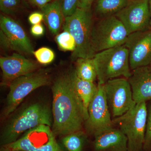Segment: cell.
Returning a JSON list of instances; mask_svg holds the SVG:
<instances>
[{
    "label": "cell",
    "mask_w": 151,
    "mask_h": 151,
    "mask_svg": "<svg viewBox=\"0 0 151 151\" xmlns=\"http://www.w3.org/2000/svg\"><path fill=\"white\" fill-rule=\"evenodd\" d=\"M52 116L45 104L35 103L29 105L14 116L3 130L1 145L4 147L13 143L24 133L41 125L50 127Z\"/></svg>",
    "instance_id": "7a4b0ae2"
},
{
    "label": "cell",
    "mask_w": 151,
    "mask_h": 151,
    "mask_svg": "<svg viewBox=\"0 0 151 151\" xmlns=\"http://www.w3.org/2000/svg\"><path fill=\"white\" fill-rule=\"evenodd\" d=\"M129 35L122 22L115 16L97 19L92 29V52H97L125 44Z\"/></svg>",
    "instance_id": "8992f818"
},
{
    "label": "cell",
    "mask_w": 151,
    "mask_h": 151,
    "mask_svg": "<svg viewBox=\"0 0 151 151\" xmlns=\"http://www.w3.org/2000/svg\"><path fill=\"white\" fill-rule=\"evenodd\" d=\"M76 76L84 81L94 82L97 78V71L93 58H78L75 60Z\"/></svg>",
    "instance_id": "ffe728a7"
},
{
    "label": "cell",
    "mask_w": 151,
    "mask_h": 151,
    "mask_svg": "<svg viewBox=\"0 0 151 151\" xmlns=\"http://www.w3.org/2000/svg\"><path fill=\"white\" fill-rule=\"evenodd\" d=\"M97 85V92L89 104L88 118L84 123L85 132L93 138L115 127L103 84L98 83Z\"/></svg>",
    "instance_id": "9c48e42d"
},
{
    "label": "cell",
    "mask_w": 151,
    "mask_h": 151,
    "mask_svg": "<svg viewBox=\"0 0 151 151\" xmlns=\"http://www.w3.org/2000/svg\"><path fill=\"white\" fill-rule=\"evenodd\" d=\"M146 102L136 103L123 116L113 119L114 127L126 136L128 151H143L147 117Z\"/></svg>",
    "instance_id": "5b68a950"
},
{
    "label": "cell",
    "mask_w": 151,
    "mask_h": 151,
    "mask_svg": "<svg viewBox=\"0 0 151 151\" xmlns=\"http://www.w3.org/2000/svg\"><path fill=\"white\" fill-rule=\"evenodd\" d=\"M33 54L39 63L43 65L50 64L55 58L54 52L50 48L42 47L34 51Z\"/></svg>",
    "instance_id": "603a6c76"
},
{
    "label": "cell",
    "mask_w": 151,
    "mask_h": 151,
    "mask_svg": "<svg viewBox=\"0 0 151 151\" xmlns=\"http://www.w3.org/2000/svg\"><path fill=\"white\" fill-rule=\"evenodd\" d=\"M72 77L74 89L83 105L86 120L88 116V107L97 92L98 85L94 82L80 79L76 76L75 70L72 71Z\"/></svg>",
    "instance_id": "e0dca14e"
},
{
    "label": "cell",
    "mask_w": 151,
    "mask_h": 151,
    "mask_svg": "<svg viewBox=\"0 0 151 151\" xmlns=\"http://www.w3.org/2000/svg\"><path fill=\"white\" fill-rule=\"evenodd\" d=\"M147 111L143 151H151V103L149 105Z\"/></svg>",
    "instance_id": "cb8c5ba5"
},
{
    "label": "cell",
    "mask_w": 151,
    "mask_h": 151,
    "mask_svg": "<svg viewBox=\"0 0 151 151\" xmlns=\"http://www.w3.org/2000/svg\"><path fill=\"white\" fill-rule=\"evenodd\" d=\"M52 131L55 135L65 136L83 130L86 116L76 94L72 72L60 76L52 88Z\"/></svg>",
    "instance_id": "6da1fadb"
},
{
    "label": "cell",
    "mask_w": 151,
    "mask_h": 151,
    "mask_svg": "<svg viewBox=\"0 0 151 151\" xmlns=\"http://www.w3.org/2000/svg\"><path fill=\"white\" fill-rule=\"evenodd\" d=\"M134 100L136 103L151 100V66L139 68L132 70L128 78Z\"/></svg>",
    "instance_id": "9a60e30c"
},
{
    "label": "cell",
    "mask_w": 151,
    "mask_h": 151,
    "mask_svg": "<svg viewBox=\"0 0 151 151\" xmlns=\"http://www.w3.org/2000/svg\"><path fill=\"white\" fill-rule=\"evenodd\" d=\"M48 71L37 70L16 78L9 85V92L6 100L4 116L7 117L13 113L30 93L41 86L50 84Z\"/></svg>",
    "instance_id": "52a82bcc"
},
{
    "label": "cell",
    "mask_w": 151,
    "mask_h": 151,
    "mask_svg": "<svg viewBox=\"0 0 151 151\" xmlns=\"http://www.w3.org/2000/svg\"><path fill=\"white\" fill-rule=\"evenodd\" d=\"M0 38L5 48L20 53L33 54L34 50L24 30L14 19L4 15L0 17Z\"/></svg>",
    "instance_id": "8fae6325"
},
{
    "label": "cell",
    "mask_w": 151,
    "mask_h": 151,
    "mask_svg": "<svg viewBox=\"0 0 151 151\" xmlns=\"http://www.w3.org/2000/svg\"><path fill=\"white\" fill-rule=\"evenodd\" d=\"M52 0H28L30 3L38 7L40 9L48 4Z\"/></svg>",
    "instance_id": "f546056e"
},
{
    "label": "cell",
    "mask_w": 151,
    "mask_h": 151,
    "mask_svg": "<svg viewBox=\"0 0 151 151\" xmlns=\"http://www.w3.org/2000/svg\"><path fill=\"white\" fill-rule=\"evenodd\" d=\"M115 16L122 22L129 35L151 28L149 0H129Z\"/></svg>",
    "instance_id": "7c38bea8"
},
{
    "label": "cell",
    "mask_w": 151,
    "mask_h": 151,
    "mask_svg": "<svg viewBox=\"0 0 151 151\" xmlns=\"http://www.w3.org/2000/svg\"><path fill=\"white\" fill-rule=\"evenodd\" d=\"M28 20L30 23L32 25L40 24L44 20L43 14L40 12H34L30 14Z\"/></svg>",
    "instance_id": "4316f807"
},
{
    "label": "cell",
    "mask_w": 151,
    "mask_h": 151,
    "mask_svg": "<svg viewBox=\"0 0 151 151\" xmlns=\"http://www.w3.org/2000/svg\"><path fill=\"white\" fill-rule=\"evenodd\" d=\"M94 24L91 9L78 8L73 14L65 18L63 30L70 32L76 43V48L71 55L72 60L94 57L91 45Z\"/></svg>",
    "instance_id": "277c9868"
},
{
    "label": "cell",
    "mask_w": 151,
    "mask_h": 151,
    "mask_svg": "<svg viewBox=\"0 0 151 151\" xmlns=\"http://www.w3.org/2000/svg\"><path fill=\"white\" fill-rule=\"evenodd\" d=\"M125 45L129 50L131 70L151 66V28L131 34Z\"/></svg>",
    "instance_id": "4fadbf2b"
},
{
    "label": "cell",
    "mask_w": 151,
    "mask_h": 151,
    "mask_svg": "<svg viewBox=\"0 0 151 151\" xmlns=\"http://www.w3.org/2000/svg\"><path fill=\"white\" fill-rule=\"evenodd\" d=\"M19 0H0V9L6 14H12L18 8Z\"/></svg>",
    "instance_id": "d4e9b609"
},
{
    "label": "cell",
    "mask_w": 151,
    "mask_h": 151,
    "mask_svg": "<svg viewBox=\"0 0 151 151\" xmlns=\"http://www.w3.org/2000/svg\"><path fill=\"white\" fill-rule=\"evenodd\" d=\"M98 84L114 78H129L132 74L128 48L125 44L105 50L94 55Z\"/></svg>",
    "instance_id": "3957f363"
},
{
    "label": "cell",
    "mask_w": 151,
    "mask_h": 151,
    "mask_svg": "<svg viewBox=\"0 0 151 151\" xmlns=\"http://www.w3.org/2000/svg\"><path fill=\"white\" fill-rule=\"evenodd\" d=\"M61 3L60 0H55L41 9L44 15V20L53 35H58L63 22L64 16Z\"/></svg>",
    "instance_id": "ac0fdd59"
},
{
    "label": "cell",
    "mask_w": 151,
    "mask_h": 151,
    "mask_svg": "<svg viewBox=\"0 0 151 151\" xmlns=\"http://www.w3.org/2000/svg\"><path fill=\"white\" fill-rule=\"evenodd\" d=\"M103 85L112 119L123 116L136 104L128 78H114Z\"/></svg>",
    "instance_id": "30bf717a"
},
{
    "label": "cell",
    "mask_w": 151,
    "mask_h": 151,
    "mask_svg": "<svg viewBox=\"0 0 151 151\" xmlns=\"http://www.w3.org/2000/svg\"><path fill=\"white\" fill-rule=\"evenodd\" d=\"M149 9H150V25L151 27V0H149Z\"/></svg>",
    "instance_id": "4dcf8cb0"
},
{
    "label": "cell",
    "mask_w": 151,
    "mask_h": 151,
    "mask_svg": "<svg viewBox=\"0 0 151 151\" xmlns=\"http://www.w3.org/2000/svg\"><path fill=\"white\" fill-rule=\"evenodd\" d=\"M32 34L35 36L40 37L44 33V28L43 25L40 24L33 25L30 29Z\"/></svg>",
    "instance_id": "83f0119b"
},
{
    "label": "cell",
    "mask_w": 151,
    "mask_h": 151,
    "mask_svg": "<svg viewBox=\"0 0 151 151\" xmlns=\"http://www.w3.org/2000/svg\"><path fill=\"white\" fill-rule=\"evenodd\" d=\"M50 127L41 125L29 130L21 137L3 149L19 151H63Z\"/></svg>",
    "instance_id": "ba28073f"
},
{
    "label": "cell",
    "mask_w": 151,
    "mask_h": 151,
    "mask_svg": "<svg viewBox=\"0 0 151 151\" xmlns=\"http://www.w3.org/2000/svg\"><path fill=\"white\" fill-rule=\"evenodd\" d=\"M0 66L2 72V85L9 86L16 78L37 70L39 65L21 54L14 53L9 56L1 57Z\"/></svg>",
    "instance_id": "5bb4252c"
},
{
    "label": "cell",
    "mask_w": 151,
    "mask_h": 151,
    "mask_svg": "<svg viewBox=\"0 0 151 151\" xmlns=\"http://www.w3.org/2000/svg\"><path fill=\"white\" fill-rule=\"evenodd\" d=\"M92 151H128L127 138L114 127L93 138Z\"/></svg>",
    "instance_id": "2e32d148"
},
{
    "label": "cell",
    "mask_w": 151,
    "mask_h": 151,
    "mask_svg": "<svg viewBox=\"0 0 151 151\" xmlns=\"http://www.w3.org/2000/svg\"><path fill=\"white\" fill-rule=\"evenodd\" d=\"M88 135L83 130L64 136L62 140L67 151H84L88 142Z\"/></svg>",
    "instance_id": "44dd1931"
},
{
    "label": "cell",
    "mask_w": 151,
    "mask_h": 151,
    "mask_svg": "<svg viewBox=\"0 0 151 151\" xmlns=\"http://www.w3.org/2000/svg\"><path fill=\"white\" fill-rule=\"evenodd\" d=\"M2 151H11V150L8 149H3Z\"/></svg>",
    "instance_id": "1f68e13d"
},
{
    "label": "cell",
    "mask_w": 151,
    "mask_h": 151,
    "mask_svg": "<svg viewBox=\"0 0 151 151\" xmlns=\"http://www.w3.org/2000/svg\"><path fill=\"white\" fill-rule=\"evenodd\" d=\"M96 0H78V8L91 9L93 3Z\"/></svg>",
    "instance_id": "f1b7e54d"
},
{
    "label": "cell",
    "mask_w": 151,
    "mask_h": 151,
    "mask_svg": "<svg viewBox=\"0 0 151 151\" xmlns=\"http://www.w3.org/2000/svg\"><path fill=\"white\" fill-rule=\"evenodd\" d=\"M78 0H63L61 8L64 18L73 14L78 8Z\"/></svg>",
    "instance_id": "484cf974"
},
{
    "label": "cell",
    "mask_w": 151,
    "mask_h": 151,
    "mask_svg": "<svg viewBox=\"0 0 151 151\" xmlns=\"http://www.w3.org/2000/svg\"><path fill=\"white\" fill-rule=\"evenodd\" d=\"M11 151H17V150H11Z\"/></svg>",
    "instance_id": "d6a6232c"
},
{
    "label": "cell",
    "mask_w": 151,
    "mask_h": 151,
    "mask_svg": "<svg viewBox=\"0 0 151 151\" xmlns=\"http://www.w3.org/2000/svg\"><path fill=\"white\" fill-rule=\"evenodd\" d=\"M129 0H96L94 13L98 19L115 16L125 6Z\"/></svg>",
    "instance_id": "d6986e66"
},
{
    "label": "cell",
    "mask_w": 151,
    "mask_h": 151,
    "mask_svg": "<svg viewBox=\"0 0 151 151\" xmlns=\"http://www.w3.org/2000/svg\"><path fill=\"white\" fill-rule=\"evenodd\" d=\"M55 41L61 50L73 52L76 48V43L72 35L67 30L58 34L55 38Z\"/></svg>",
    "instance_id": "7402d4cb"
}]
</instances>
